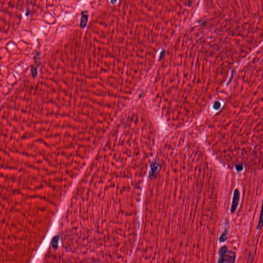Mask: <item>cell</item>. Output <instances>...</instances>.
I'll return each instance as SVG.
<instances>
[{
    "instance_id": "1",
    "label": "cell",
    "mask_w": 263,
    "mask_h": 263,
    "mask_svg": "<svg viewBox=\"0 0 263 263\" xmlns=\"http://www.w3.org/2000/svg\"><path fill=\"white\" fill-rule=\"evenodd\" d=\"M235 259V253L228 249L226 246H223L220 249L218 263H234Z\"/></svg>"
},
{
    "instance_id": "2",
    "label": "cell",
    "mask_w": 263,
    "mask_h": 263,
    "mask_svg": "<svg viewBox=\"0 0 263 263\" xmlns=\"http://www.w3.org/2000/svg\"><path fill=\"white\" fill-rule=\"evenodd\" d=\"M224 227H221V228L222 230H220V238H219V242H224L226 241L227 238H228V232H229V228H230V224L228 221H226L225 222L224 224L223 225Z\"/></svg>"
},
{
    "instance_id": "3",
    "label": "cell",
    "mask_w": 263,
    "mask_h": 263,
    "mask_svg": "<svg viewBox=\"0 0 263 263\" xmlns=\"http://www.w3.org/2000/svg\"><path fill=\"white\" fill-rule=\"evenodd\" d=\"M240 199V191L236 189L234 192L233 196L232 199V203L231 205V213H234L236 209L238 207L239 201Z\"/></svg>"
},
{
    "instance_id": "4",
    "label": "cell",
    "mask_w": 263,
    "mask_h": 263,
    "mask_svg": "<svg viewBox=\"0 0 263 263\" xmlns=\"http://www.w3.org/2000/svg\"><path fill=\"white\" fill-rule=\"evenodd\" d=\"M81 20H80V27L82 29L86 27L87 25L88 19L89 18V14L87 10L83 11L81 14Z\"/></svg>"
},
{
    "instance_id": "5",
    "label": "cell",
    "mask_w": 263,
    "mask_h": 263,
    "mask_svg": "<svg viewBox=\"0 0 263 263\" xmlns=\"http://www.w3.org/2000/svg\"><path fill=\"white\" fill-rule=\"evenodd\" d=\"M159 165L156 163H154L153 164H152V165H151V175L150 176L151 177H154L155 176L156 174V173H157L158 172V170H159Z\"/></svg>"
},
{
    "instance_id": "6",
    "label": "cell",
    "mask_w": 263,
    "mask_h": 263,
    "mask_svg": "<svg viewBox=\"0 0 263 263\" xmlns=\"http://www.w3.org/2000/svg\"><path fill=\"white\" fill-rule=\"evenodd\" d=\"M262 216H263V210H262L261 211V215H260V220H259V224L258 226V229H260L261 227H262V223H263V217H262Z\"/></svg>"
},
{
    "instance_id": "7",
    "label": "cell",
    "mask_w": 263,
    "mask_h": 263,
    "mask_svg": "<svg viewBox=\"0 0 263 263\" xmlns=\"http://www.w3.org/2000/svg\"><path fill=\"white\" fill-rule=\"evenodd\" d=\"M58 242V238L57 237H55L52 241V245H53V247L56 248L57 247Z\"/></svg>"
},
{
    "instance_id": "8",
    "label": "cell",
    "mask_w": 263,
    "mask_h": 263,
    "mask_svg": "<svg viewBox=\"0 0 263 263\" xmlns=\"http://www.w3.org/2000/svg\"><path fill=\"white\" fill-rule=\"evenodd\" d=\"M220 107V103L219 102H215V103L213 104V108L214 109L217 110H218Z\"/></svg>"
},
{
    "instance_id": "9",
    "label": "cell",
    "mask_w": 263,
    "mask_h": 263,
    "mask_svg": "<svg viewBox=\"0 0 263 263\" xmlns=\"http://www.w3.org/2000/svg\"><path fill=\"white\" fill-rule=\"evenodd\" d=\"M236 170L238 171H242V170H243V165H242V164L238 165H236Z\"/></svg>"
},
{
    "instance_id": "10",
    "label": "cell",
    "mask_w": 263,
    "mask_h": 263,
    "mask_svg": "<svg viewBox=\"0 0 263 263\" xmlns=\"http://www.w3.org/2000/svg\"><path fill=\"white\" fill-rule=\"evenodd\" d=\"M32 77H35L37 75V69L34 67H32Z\"/></svg>"
},
{
    "instance_id": "11",
    "label": "cell",
    "mask_w": 263,
    "mask_h": 263,
    "mask_svg": "<svg viewBox=\"0 0 263 263\" xmlns=\"http://www.w3.org/2000/svg\"><path fill=\"white\" fill-rule=\"evenodd\" d=\"M117 1H118V0H111V3L112 4H116V3H117Z\"/></svg>"
}]
</instances>
